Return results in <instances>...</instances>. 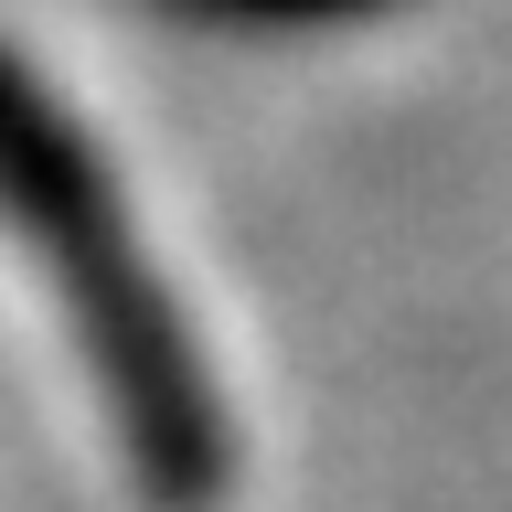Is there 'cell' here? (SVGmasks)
Listing matches in <instances>:
<instances>
[{
	"instance_id": "1",
	"label": "cell",
	"mask_w": 512,
	"mask_h": 512,
	"mask_svg": "<svg viewBox=\"0 0 512 512\" xmlns=\"http://www.w3.org/2000/svg\"><path fill=\"white\" fill-rule=\"evenodd\" d=\"M0 214L43 256V278H54L64 320H75V352H86L96 395H107L128 480H139L160 512L224 502L235 427H224V395H214V374H203V352H192V320H182V299L150 278L139 224H128L107 160L64 128V107L32 86L11 54H0Z\"/></svg>"
}]
</instances>
